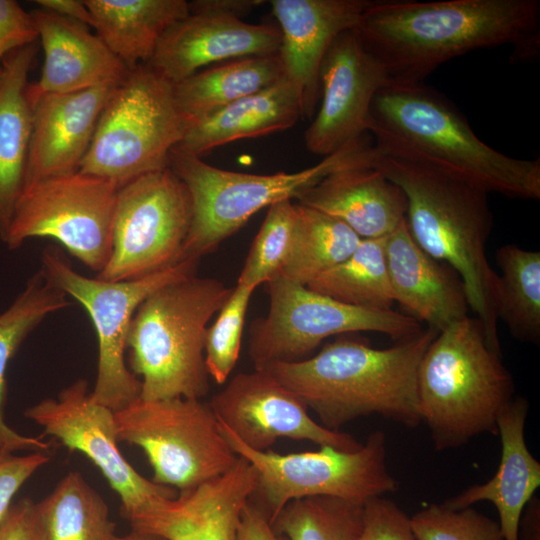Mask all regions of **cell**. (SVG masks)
Instances as JSON below:
<instances>
[{
	"label": "cell",
	"mask_w": 540,
	"mask_h": 540,
	"mask_svg": "<svg viewBox=\"0 0 540 540\" xmlns=\"http://www.w3.org/2000/svg\"><path fill=\"white\" fill-rule=\"evenodd\" d=\"M354 30L390 84L422 83L452 58L513 46L514 60L540 52L538 0L371 1Z\"/></svg>",
	"instance_id": "1"
},
{
	"label": "cell",
	"mask_w": 540,
	"mask_h": 540,
	"mask_svg": "<svg viewBox=\"0 0 540 540\" xmlns=\"http://www.w3.org/2000/svg\"><path fill=\"white\" fill-rule=\"evenodd\" d=\"M439 332L427 327L411 339L378 349L341 338L304 360L262 370L294 392L327 429L372 414L406 427L421 423L417 378L421 360Z\"/></svg>",
	"instance_id": "2"
},
{
	"label": "cell",
	"mask_w": 540,
	"mask_h": 540,
	"mask_svg": "<svg viewBox=\"0 0 540 540\" xmlns=\"http://www.w3.org/2000/svg\"><path fill=\"white\" fill-rule=\"evenodd\" d=\"M374 148V167L405 194L413 239L459 275L488 345L501 352L493 303L497 273L485 251L493 226L488 193L425 161Z\"/></svg>",
	"instance_id": "3"
},
{
	"label": "cell",
	"mask_w": 540,
	"mask_h": 540,
	"mask_svg": "<svg viewBox=\"0 0 540 540\" xmlns=\"http://www.w3.org/2000/svg\"><path fill=\"white\" fill-rule=\"evenodd\" d=\"M369 134L378 150L425 161L487 193L540 198L539 158H514L485 144L447 98L422 83L381 88Z\"/></svg>",
	"instance_id": "4"
},
{
	"label": "cell",
	"mask_w": 540,
	"mask_h": 540,
	"mask_svg": "<svg viewBox=\"0 0 540 540\" xmlns=\"http://www.w3.org/2000/svg\"><path fill=\"white\" fill-rule=\"evenodd\" d=\"M514 391L501 352L488 345L481 322L469 316L437 334L418 370L420 418L437 451L481 434L497 435L498 418Z\"/></svg>",
	"instance_id": "5"
},
{
	"label": "cell",
	"mask_w": 540,
	"mask_h": 540,
	"mask_svg": "<svg viewBox=\"0 0 540 540\" xmlns=\"http://www.w3.org/2000/svg\"><path fill=\"white\" fill-rule=\"evenodd\" d=\"M232 290L215 278L193 275L155 290L142 301L126 343L129 369L142 378L141 399H201L207 395V324Z\"/></svg>",
	"instance_id": "6"
},
{
	"label": "cell",
	"mask_w": 540,
	"mask_h": 540,
	"mask_svg": "<svg viewBox=\"0 0 540 540\" xmlns=\"http://www.w3.org/2000/svg\"><path fill=\"white\" fill-rule=\"evenodd\" d=\"M367 136L323 157L312 167L275 174L220 169L179 146L174 147L169 155V168L186 186L192 204L182 258L200 260L260 209L285 199L297 200L330 173L347 167L372 166L375 149Z\"/></svg>",
	"instance_id": "7"
},
{
	"label": "cell",
	"mask_w": 540,
	"mask_h": 540,
	"mask_svg": "<svg viewBox=\"0 0 540 540\" xmlns=\"http://www.w3.org/2000/svg\"><path fill=\"white\" fill-rule=\"evenodd\" d=\"M187 128L175 101L174 84L148 64H140L105 104L79 171L121 187L168 168L170 152Z\"/></svg>",
	"instance_id": "8"
},
{
	"label": "cell",
	"mask_w": 540,
	"mask_h": 540,
	"mask_svg": "<svg viewBox=\"0 0 540 540\" xmlns=\"http://www.w3.org/2000/svg\"><path fill=\"white\" fill-rule=\"evenodd\" d=\"M218 424L232 450L257 470V485L249 500L271 523L293 500L331 496L364 505L398 489L386 464V436L382 431L372 432L353 452L321 446L318 451L280 454L255 451L221 422Z\"/></svg>",
	"instance_id": "9"
},
{
	"label": "cell",
	"mask_w": 540,
	"mask_h": 540,
	"mask_svg": "<svg viewBox=\"0 0 540 540\" xmlns=\"http://www.w3.org/2000/svg\"><path fill=\"white\" fill-rule=\"evenodd\" d=\"M199 261L187 258L142 278L113 282L78 273L56 247L43 251L40 269L53 284L84 307L93 323L98 363L91 396L96 403L115 412L140 398L141 381L124 359L135 311L155 290L196 275Z\"/></svg>",
	"instance_id": "10"
},
{
	"label": "cell",
	"mask_w": 540,
	"mask_h": 540,
	"mask_svg": "<svg viewBox=\"0 0 540 540\" xmlns=\"http://www.w3.org/2000/svg\"><path fill=\"white\" fill-rule=\"evenodd\" d=\"M118 441L138 446L152 481L179 492L223 475L238 459L209 403L171 398L132 402L114 412Z\"/></svg>",
	"instance_id": "11"
},
{
	"label": "cell",
	"mask_w": 540,
	"mask_h": 540,
	"mask_svg": "<svg viewBox=\"0 0 540 540\" xmlns=\"http://www.w3.org/2000/svg\"><path fill=\"white\" fill-rule=\"evenodd\" d=\"M266 290L268 312L249 331L254 369L304 360L324 339L338 334L373 331L402 342L423 330L411 316L344 304L280 276L267 282Z\"/></svg>",
	"instance_id": "12"
},
{
	"label": "cell",
	"mask_w": 540,
	"mask_h": 540,
	"mask_svg": "<svg viewBox=\"0 0 540 540\" xmlns=\"http://www.w3.org/2000/svg\"><path fill=\"white\" fill-rule=\"evenodd\" d=\"M118 189L80 171L34 182L22 190L3 242L16 249L30 238H52L98 274L112 251Z\"/></svg>",
	"instance_id": "13"
},
{
	"label": "cell",
	"mask_w": 540,
	"mask_h": 540,
	"mask_svg": "<svg viewBox=\"0 0 540 540\" xmlns=\"http://www.w3.org/2000/svg\"><path fill=\"white\" fill-rule=\"evenodd\" d=\"M191 218L188 190L169 167L119 187L111 255L96 277L133 280L180 262Z\"/></svg>",
	"instance_id": "14"
},
{
	"label": "cell",
	"mask_w": 540,
	"mask_h": 540,
	"mask_svg": "<svg viewBox=\"0 0 540 540\" xmlns=\"http://www.w3.org/2000/svg\"><path fill=\"white\" fill-rule=\"evenodd\" d=\"M24 415L43 428V435L81 452L97 466L120 497L122 514L129 522L178 495L176 489L143 477L124 458L114 412L93 400L86 380H76L57 398L43 399Z\"/></svg>",
	"instance_id": "15"
},
{
	"label": "cell",
	"mask_w": 540,
	"mask_h": 540,
	"mask_svg": "<svg viewBox=\"0 0 540 540\" xmlns=\"http://www.w3.org/2000/svg\"><path fill=\"white\" fill-rule=\"evenodd\" d=\"M209 404L218 421L255 451H267L283 437L347 452L362 447L350 434L315 421L294 392L262 369L237 373Z\"/></svg>",
	"instance_id": "16"
},
{
	"label": "cell",
	"mask_w": 540,
	"mask_h": 540,
	"mask_svg": "<svg viewBox=\"0 0 540 540\" xmlns=\"http://www.w3.org/2000/svg\"><path fill=\"white\" fill-rule=\"evenodd\" d=\"M388 84L354 28L339 34L321 64V103L305 132L306 148L326 157L369 134L372 101Z\"/></svg>",
	"instance_id": "17"
},
{
	"label": "cell",
	"mask_w": 540,
	"mask_h": 540,
	"mask_svg": "<svg viewBox=\"0 0 540 540\" xmlns=\"http://www.w3.org/2000/svg\"><path fill=\"white\" fill-rule=\"evenodd\" d=\"M371 0H272L279 24L278 52L285 78L295 89L302 118L314 116L321 96L320 69L329 47L353 29Z\"/></svg>",
	"instance_id": "18"
},
{
	"label": "cell",
	"mask_w": 540,
	"mask_h": 540,
	"mask_svg": "<svg viewBox=\"0 0 540 540\" xmlns=\"http://www.w3.org/2000/svg\"><path fill=\"white\" fill-rule=\"evenodd\" d=\"M257 479L255 467L238 456L223 475L163 500L130 525L132 530L165 540H236L242 511Z\"/></svg>",
	"instance_id": "19"
},
{
	"label": "cell",
	"mask_w": 540,
	"mask_h": 540,
	"mask_svg": "<svg viewBox=\"0 0 540 540\" xmlns=\"http://www.w3.org/2000/svg\"><path fill=\"white\" fill-rule=\"evenodd\" d=\"M278 27L230 15L189 12L162 35L146 63L177 84L211 63L279 52Z\"/></svg>",
	"instance_id": "20"
},
{
	"label": "cell",
	"mask_w": 540,
	"mask_h": 540,
	"mask_svg": "<svg viewBox=\"0 0 540 540\" xmlns=\"http://www.w3.org/2000/svg\"><path fill=\"white\" fill-rule=\"evenodd\" d=\"M118 84L69 93L28 91L32 128L23 189L45 178L79 171L101 112Z\"/></svg>",
	"instance_id": "21"
},
{
	"label": "cell",
	"mask_w": 540,
	"mask_h": 540,
	"mask_svg": "<svg viewBox=\"0 0 540 540\" xmlns=\"http://www.w3.org/2000/svg\"><path fill=\"white\" fill-rule=\"evenodd\" d=\"M385 252L394 301L411 317L440 332L468 316L461 278L415 242L406 219L386 236Z\"/></svg>",
	"instance_id": "22"
},
{
	"label": "cell",
	"mask_w": 540,
	"mask_h": 540,
	"mask_svg": "<svg viewBox=\"0 0 540 540\" xmlns=\"http://www.w3.org/2000/svg\"><path fill=\"white\" fill-rule=\"evenodd\" d=\"M32 16L44 51L42 73L31 94L69 93L118 84L128 69L89 26L38 8Z\"/></svg>",
	"instance_id": "23"
},
{
	"label": "cell",
	"mask_w": 540,
	"mask_h": 540,
	"mask_svg": "<svg viewBox=\"0 0 540 540\" xmlns=\"http://www.w3.org/2000/svg\"><path fill=\"white\" fill-rule=\"evenodd\" d=\"M296 202L342 221L361 239L389 235L407 211L403 191L374 166L330 173Z\"/></svg>",
	"instance_id": "24"
},
{
	"label": "cell",
	"mask_w": 540,
	"mask_h": 540,
	"mask_svg": "<svg viewBox=\"0 0 540 540\" xmlns=\"http://www.w3.org/2000/svg\"><path fill=\"white\" fill-rule=\"evenodd\" d=\"M529 403L514 397L501 412L498 435L501 459L495 475L486 483L476 484L443 502L449 508L462 509L480 501L491 502L498 511L504 540H519L522 513L540 486V463L529 451L524 428Z\"/></svg>",
	"instance_id": "25"
},
{
	"label": "cell",
	"mask_w": 540,
	"mask_h": 540,
	"mask_svg": "<svg viewBox=\"0 0 540 540\" xmlns=\"http://www.w3.org/2000/svg\"><path fill=\"white\" fill-rule=\"evenodd\" d=\"M35 44L2 60L0 76V238H6L16 202L23 190L29 152L32 109L28 75Z\"/></svg>",
	"instance_id": "26"
},
{
	"label": "cell",
	"mask_w": 540,
	"mask_h": 540,
	"mask_svg": "<svg viewBox=\"0 0 540 540\" xmlns=\"http://www.w3.org/2000/svg\"><path fill=\"white\" fill-rule=\"evenodd\" d=\"M302 118L298 95L284 78L188 125L177 145L201 157L230 142L283 131Z\"/></svg>",
	"instance_id": "27"
},
{
	"label": "cell",
	"mask_w": 540,
	"mask_h": 540,
	"mask_svg": "<svg viewBox=\"0 0 540 540\" xmlns=\"http://www.w3.org/2000/svg\"><path fill=\"white\" fill-rule=\"evenodd\" d=\"M96 35L128 68L147 63L164 32L189 14L185 0H84Z\"/></svg>",
	"instance_id": "28"
},
{
	"label": "cell",
	"mask_w": 540,
	"mask_h": 540,
	"mask_svg": "<svg viewBox=\"0 0 540 540\" xmlns=\"http://www.w3.org/2000/svg\"><path fill=\"white\" fill-rule=\"evenodd\" d=\"M284 78L278 53L242 57L200 70L174 84V96L189 125Z\"/></svg>",
	"instance_id": "29"
},
{
	"label": "cell",
	"mask_w": 540,
	"mask_h": 540,
	"mask_svg": "<svg viewBox=\"0 0 540 540\" xmlns=\"http://www.w3.org/2000/svg\"><path fill=\"white\" fill-rule=\"evenodd\" d=\"M71 303L67 295L53 284L40 269L29 278L24 289L0 313V448L11 452L28 450L44 452L50 444L41 438L26 437L10 428L5 421L6 369L26 337L49 315Z\"/></svg>",
	"instance_id": "30"
},
{
	"label": "cell",
	"mask_w": 540,
	"mask_h": 540,
	"mask_svg": "<svg viewBox=\"0 0 540 540\" xmlns=\"http://www.w3.org/2000/svg\"><path fill=\"white\" fill-rule=\"evenodd\" d=\"M500 274L496 275L493 303L497 318L519 341L540 342V252L514 244L496 252Z\"/></svg>",
	"instance_id": "31"
},
{
	"label": "cell",
	"mask_w": 540,
	"mask_h": 540,
	"mask_svg": "<svg viewBox=\"0 0 540 540\" xmlns=\"http://www.w3.org/2000/svg\"><path fill=\"white\" fill-rule=\"evenodd\" d=\"M43 540H114L104 499L78 471H71L36 503Z\"/></svg>",
	"instance_id": "32"
},
{
	"label": "cell",
	"mask_w": 540,
	"mask_h": 540,
	"mask_svg": "<svg viewBox=\"0 0 540 540\" xmlns=\"http://www.w3.org/2000/svg\"><path fill=\"white\" fill-rule=\"evenodd\" d=\"M386 236L361 239L342 262L324 271L306 286L344 304L392 310L395 303L387 269Z\"/></svg>",
	"instance_id": "33"
},
{
	"label": "cell",
	"mask_w": 540,
	"mask_h": 540,
	"mask_svg": "<svg viewBox=\"0 0 540 540\" xmlns=\"http://www.w3.org/2000/svg\"><path fill=\"white\" fill-rule=\"evenodd\" d=\"M295 205L292 243L279 276L307 285L345 260L361 238L342 221L297 202Z\"/></svg>",
	"instance_id": "34"
},
{
	"label": "cell",
	"mask_w": 540,
	"mask_h": 540,
	"mask_svg": "<svg viewBox=\"0 0 540 540\" xmlns=\"http://www.w3.org/2000/svg\"><path fill=\"white\" fill-rule=\"evenodd\" d=\"M364 505L331 496L289 502L272 522L288 540H358Z\"/></svg>",
	"instance_id": "35"
},
{
	"label": "cell",
	"mask_w": 540,
	"mask_h": 540,
	"mask_svg": "<svg viewBox=\"0 0 540 540\" xmlns=\"http://www.w3.org/2000/svg\"><path fill=\"white\" fill-rule=\"evenodd\" d=\"M295 221L296 205L292 199L281 200L268 207L237 284L256 289L280 275L289 255Z\"/></svg>",
	"instance_id": "36"
},
{
	"label": "cell",
	"mask_w": 540,
	"mask_h": 540,
	"mask_svg": "<svg viewBox=\"0 0 540 540\" xmlns=\"http://www.w3.org/2000/svg\"><path fill=\"white\" fill-rule=\"evenodd\" d=\"M254 290L253 287L237 284L219 310L213 325L207 327L205 364L209 376L218 384L228 380L239 359L246 313Z\"/></svg>",
	"instance_id": "37"
},
{
	"label": "cell",
	"mask_w": 540,
	"mask_h": 540,
	"mask_svg": "<svg viewBox=\"0 0 540 540\" xmlns=\"http://www.w3.org/2000/svg\"><path fill=\"white\" fill-rule=\"evenodd\" d=\"M416 540H504L499 523L472 506L431 503L410 517Z\"/></svg>",
	"instance_id": "38"
},
{
	"label": "cell",
	"mask_w": 540,
	"mask_h": 540,
	"mask_svg": "<svg viewBox=\"0 0 540 540\" xmlns=\"http://www.w3.org/2000/svg\"><path fill=\"white\" fill-rule=\"evenodd\" d=\"M358 540H416L410 517L383 496L364 504L362 530Z\"/></svg>",
	"instance_id": "39"
},
{
	"label": "cell",
	"mask_w": 540,
	"mask_h": 540,
	"mask_svg": "<svg viewBox=\"0 0 540 540\" xmlns=\"http://www.w3.org/2000/svg\"><path fill=\"white\" fill-rule=\"evenodd\" d=\"M50 460L45 452L25 456L14 455L0 448V523L12 505V499L22 485Z\"/></svg>",
	"instance_id": "40"
},
{
	"label": "cell",
	"mask_w": 540,
	"mask_h": 540,
	"mask_svg": "<svg viewBox=\"0 0 540 540\" xmlns=\"http://www.w3.org/2000/svg\"><path fill=\"white\" fill-rule=\"evenodd\" d=\"M38 38L32 13L15 0H0V60L15 50L35 44Z\"/></svg>",
	"instance_id": "41"
},
{
	"label": "cell",
	"mask_w": 540,
	"mask_h": 540,
	"mask_svg": "<svg viewBox=\"0 0 540 540\" xmlns=\"http://www.w3.org/2000/svg\"><path fill=\"white\" fill-rule=\"evenodd\" d=\"M0 540H43L36 502L23 498L11 505L0 523Z\"/></svg>",
	"instance_id": "42"
},
{
	"label": "cell",
	"mask_w": 540,
	"mask_h": 540,
	"mask_svg": "<svg viewBox=\"0 0 540 540\" xmlns=\"http://www.w3.org/2000/svg\"><path fill=\"white\" fill-rule=\"evenodd\" d=\"M236 540H288L277 533L269 517L250 500L245 505Z\"/></svg>",
	"instance_id": "43"
},
{
	"label": "cell",
	"mask_w": 540,
	"mask_h": 540,
	"mask_svg": "<svg viewBox=\"0 0 540 540\" xmlns=\"http://www.w3.org/2000/svg\"><path fill=\"white\" fill-rule=\"evenodd\" d=\"M264 2L261 0H196L188 4L189 12H209L242 19Z\"/></svg>",
	"instance_id": "44"
},
{
	"label": "cell",
	"mask_w": 540,
	"mask_h": 540,
	"mask_svg": "<svg viewBox=\"0 0 540 540\" xmlns=\"http://www.w3.org/2000/svg\"><path fill=\"white\" fill-rule=\"evenodd\" d=\"M36 4L41 9L79 21L89 27L93 25L91 13L84 0H37Z\"/></svg>",
	"instance_id": "45"
},
{
	"label": "cell",
	"mask_w": 540,
	"mask_h": 540,
	"mask_svg": "<svg viewBox=\"0 0 540 540\" xmlns=\"http://www.w3.org/2000/svg\"><path fill=\"white\" fill-rule=\"evenodd\" d=\"M519 540H540V501L534 496L526 505L519 523Z\"/></svg>",
	"instance_id": "46"
},
{
	"label": "cell",
	"mask_w": 540,
	"mask_h": 540,
	"mask_svg": "<svg viewBox=\"0 0 540 540\" xmlns=\"http://www.w3.org/2000/svg\"><path fill=\"white\" fill-rule=\"evenodd\" d=\"M114 540H165L160 536L132 530L129 534L124 536H116Z\"/></svg>",
	"instance_id": "47"
},
{
	"label": "cell",
	"mask_w": 540,
	"mask_h": 540,
	"mask_svg": "<svg viewBox=\"0 0 540 540\" xmlns=\"http://www.w3.org/2000/svg\"><path fill=\"white\" fill-rule=\"evenodd\" d=\"M1 73H2V61L0 60V76H1Z\"/></svg>",
	"instance_id": "48"
}]
</instances>
